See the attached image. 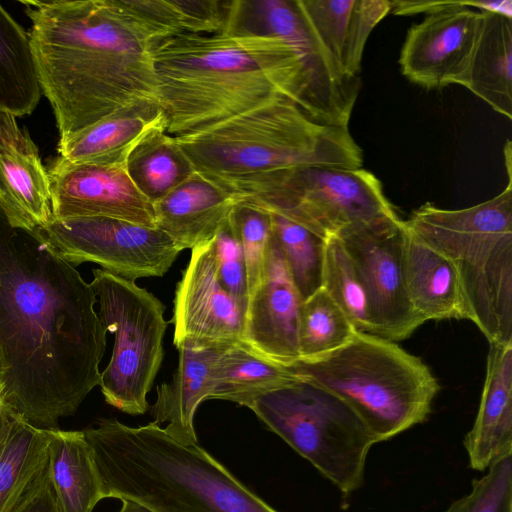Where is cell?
<instances>
[{"label":"cell","mask_w":512,"mask_h":512,"mask_svg":"<svg viewBox=\"0 0 512 512\" xmlns=\"http://www.w3.org/2000/svg\"><path fill=\"white\" fill-rule=\"evenodd\" d=\"M73 265L0 209V400L16 417L59 429L99 386L107 329Z\"/></svg>","instance_id":"1"},{"label":"cell","mask_w":512,"mask_h":512,"mask_svg":"<svg viewBox=\"0 0 512 512\" xmlns=\"http://www.w3.org/2000/svg\"><path fill=\"white\" fill-rule=\"evenodd\" d=\"M239 10L240 3L221 31L179 34L154 45L166 132L191 133L279 97L320 123L348 127L360 78L336 68L302 14L300 26L281 37L243 25Z\"/></svg>","instance_id":"2"},{"label":"cell","mask_w":512,"mask_h":512,"mask_svg":"<svg viewBox=\"0 0 512 512\" xmlns=\"http://www.w3.org/2000/svg\"><path fill=\"white\" fill-rule=\"evenodd\" d=\"M59 144L126 110L159 106L152 58L169 37L131 0H19ZM160 107V106H159Z\"/></svg>","instance_id":"3"},{"label":"cell","mask_w":512,"mask_h":512,"mask_svg":"<svg viewBox=\"0 0 512 512\" xmlns=\"http://www.w3.org/2000/svg\"><path fill=\"white\" fill-rule=\"evenodd\" d=\"M174 139L198 176L240 203L266 199L295 168L363 165L348 127L320 123L286 97Z\"/></svg>","instance_id":"4"},{"label":"cell","mask_w":512,"mask_h":512,"mask_svg":"<svg viewBox=\"0 0 512 512\" xmlns=\"http://www.w3.org/2000/svg\"><path fill=\"white\" fill-rule=\"evenodd\" d=\"M102 497L153 512H279L198 444H183L150 422L99 419L83 430Z\"/></svg>","instance_id":"5"},{"label":"cell","mask_w":512,"mask_h":512,"mask_svg":"<svg viewBox=\"0 0 512 512\" xmlns=\"http://www.w3.org/2000/svg\"><path fill=\"white\" fill-rule=\"evenodd\" d=\"M453 265L469 320L489 343H512V181L497 196L457 210L427 202L403 220Z\"/></svg>","instance_id":"6"},{"label":"cell","mask_w":512,"mask_h":512,"mask_svg":"<svg viewBox=\"0 0 512 512\" xmlns=\"http://www.w3.org/2000/svg\"><path fill=\"white\" fill-rule=\"evenodd\" d=\"M287 367L349 405L377 443L423 423L440 390L420 358L368 333L356 332L337 350Z\"/></svg>","instance_id":"7"},{"label":"cell","mask_w":512,"mask_h":512,"mask_svg":"<svg viewBox=\"0 0 512 512\" xmlns=\"http://www.w3.org/2000/svg\"><path fill=\"white\" fill-rule=\"evenodd\" d=\"M248 408L343 496L362 487L366 459L377 442L343 400L300 379L256 398Z\"/></svg>","instance_id":"8"},{"label":"cell","mask_w":512,"mask_h":512,"mask_svg":"<svg viewBox=\"0 0 512 512\" xmlns=\"http://www.w3.org/2000/svg\"><path fill=\"white\" fill-rule=\"evenodd\" d=\"M90 282L99 305L98 315L114 334L110 361L99 386L105 401L118 410L141 415L148 410L147 395L163 360V338L168 325L165 306L135 281L102 269Z\"/></svg>","instance_id":"9"},{"label":"cell","mask_w":512,"mask_h":512,"mask_svg":"<svg viewBox=\"0 0 512 512\" xmlns=\"http://www.w3.org/2000/svg\"><path fill=\"white\" fill-rule=\"evenodd\" d=\"M326 240L352 224L396 213L379 179L365 169L291 170L266 199L247 201Z\"/></svg>","instance_id":"10"},{"label":"cell","mask_w":512,"mask_h":512,"mask_svg":"<svg viewBox=\"0 0 512 512\" xmlns=\"http://www.w3.org/2000/svg\"><path fill=\"white\" fill-rule=\"evenodd\" d=\"M34 235L74 267L95 263L131 281L164 276L181 252L157 227L107 217L53 219Z\"/></svg>","instance_id":"11"},{"label":"cell","mask_w":512,"mask_h":512,"mask_svg":"<svg viewBox=\"0 0 512 512\" xmlns=\"http://www.w3.org/2000/svg\"><path fill=\"white\" fill-rule=\"evenodd\" d=\"M405 226L396 213L347 226L335 236L351 257L370 301L377 336L401 341L423 324L406 289Z\"/></svg>","instance_id":"12"},{"label":"cell","mask_w":512,"mask_h":512,"mask_svg":"<svg viewBox=\"0 0 512 512\" xmlns=\"http://www.w3.org/2000/svg\"><path fill=\"white\" fill-rule=\"evenodd\" d=\"M211 240L191 249L176 286L172 319L176 348L226 349L243 344L245 311L218 279Z\"/></svg>","instance_id":"13"},{"label":"cell","mask_w":512,"mask_h":512,"mask_svg":"<svg viewBox=\"0 0 512 512\" xmlns=\"http://www.w3.org/2000/svg\"><path fill=\"white\" fill-rule=\"evenodd\" d=\"M482 24L483 12L464 1L427 14L407 32L399 58L402 74L428 90L463 86Z\"/></svg>","instance_id":"14"},{"label":"cell","mask_w":512,"mask_h":512,"mask_svg":"<svg viewBox=\"0 0 512 512\" xmlns=\"http://www.w3.org/2000/svg\"><path fill=\"white\" fill-rule=\"evenodd\" d=\"M46 168L53 219L107 217L156 227L153 205L126 167L72 164L57 156Z\"/></svg>","instance_id":"15"},{"label":"cell","mask_w":512,"mask_h":512,"mask_svg":"<svg viewBox=\"0 0 512 512\" xmlns=\"http://www.w3.org/2000/svg\"><path fill=\"white\" fill-rule=\"evenodd\" d=\"M302 299L272 234L264 277L249 297L244 316L243 345L283 366L299 359V317Z\"/></svg>","instance_id":"16"},{"label":"cell","mask_w":512,"mask_h":512,"mask_svg":"<svg viewBox=\"0 0 512 512\" xmlns=\"http://www.w3.org/2000/svg\"><path fill=\"white\" fill-rule=\"evenodd\" d=\"M0 209L13 228L34 234L52 220L50 179L16 117L0 112Z\"/></svg>","instance_id":"17"},{"label":"cell","mask_w":512,"mask_h":512,"mask_svg":"<svg viewBox=\"0 0 512 512\" xmlns=\"http://www.w3.org/2000/svg\"><path fill=\"white\" fill-rule=\"evenodd\" d=\"M336 68L359 77L366 42L390 12V0H295Z\"/></svg>","instance_id":"18"},{"label":"cell","mask_w":512,"mask_h":512,"mask_svg":"<svg viewBox=\"0 0 512 512\" xmlns=\"http://www.w3.org/2000/svg\"><path fill=\"white\" fill-rule=\"evenodd\" d=\"M463 444L477 471L512 455V343H489L477 415Z\"/></svg>","instance_id":"19"},{"label":"cell","mask_w":512,"mask_h":512,"mask_svg":"<svg viewBox=\"0 0 512 512\" xmlns=\"http://www.w3.org/2000/svg\"><path fill=\"white\" fill-rule=\"evenodd\" d=\"M239 203L195 173L152 205L156 227L182 251L210 241Z\"/></svg>","instance_id":"20"},{"label":"cell","mask_w":512,"mask_h":512,"mask_svg":"<svg viewBox=\"0 0 512 512\" xmlns=\"http://www.w3.org/2000/svg\"><path fill=\"white\" fill-rule=\"evenodd\" d=\"M403 268L410 303L423 323L429 320H469L458 276L451 262L406 227Z\"/></svg>","instance_id":"21"},{"label":"cell","mask_w":512,"mask_h":512,"mask_svg":"<svg viewBox=\"0 0 512 512\" xmlns=\"http://www.w3.org/2000/svg\"><path fill=\"white\" fill-rule=\"evenodd\" d=\"M159 129L166 130L165 115L159 106L121 111L59 144L58 157L72 164L126 167L138 144Z\"/></svg>","instance_id":"22"},{"label":"cell","mask_w":512,"mask_h":512,"mask_svg":"<svg viewBox=\"0 0 512 512\" xmlns=\"http://www.w3.org/2000/svg\"><path fill=\"white\" fill-rule=\"evenodd\" d=\"M178 365L169 383L157 387V399L151 406L156 424L183 444H198L194 416L199 405L208 400L212 388V368L223 349L177 348Z\"/></svg>","instance_id":"23"},{"label":"cell","mask_w":512,"mask_h":512,"mask_svg":"<svg viewBox=\"0 0 512 512\" xmlns=\"http://www.w3.org/2000/svg\"><path fill=\"white\" fill-rule=\"evenodd\" d=\"M512 119V19L483 12V24L463 84Z\"/></svg>","instance_id":"24"},{"label":"cell","mask_w":512,"mask_h":512,"mask_svg":"<svg viewBox=\"0 0 512 512\" xmlns=\"http://www.w3.org/2000/svg\"><path fill=\"white\" fill-rule=\"evenodd\" d=\"M50 482L60 512H92L103 499L83 431L47 430Z\"/></svg>","instance_id":"25"},{"label":"cell","mask_w":512,"mask_h":512,"mask_svg":"<svg viewBox=\"0 0 512 512\" xmlns=\"http://www.w3.org/2000/svg\"><path fill=\"white\" fill-rule=\"evenodd\" d=\"M208 400L249 407L258 397L300 380L287 366L272 362L239 344L223 349L214 362Z\"/></svg>","instance_id":"26"},{"label":"cell","mask_w":512,"mask_h":512,"mask_svg":"<svg viewBox=\"0 0 512 512\" xmlns=\"http://www.w3.org/2000/svg\"><path fill=\"white\" fill-rule=\"evenodd\" d=\"M47 442V430L11 413L0 446V512H14L43 478L48 469Z\"/></svg>","instance_id":"27"},{"label":"cell","mask_w":512,"mask_h":512,"mask_svg":"<svg viewBox=\"0 0 512 512\" xmlns=\"http://www.w3.org/2000/svg\"><path fill=\"white\" fill-rule=\"evenodd\" d=\"M42 94L29 34L0 3V112L30 115Z\"/></svg>","instance_id":"28"},{"label":"cell","mask_w":512,"mask_h":512,"mask_svg":"<svg viewBox=\"0 0 512 512\" xmlns=\"http://www.w3.org/2000/svg\"><path fill=\"white\" fill-rule=\"evenodd\" d=\"M126 169L135 186L151 203L195 174L174 136L165 129L152 132L138 144Z\"/></svg>","instance_id":"29"},{"label":"cell","mask_w":512,"mask_h":512,"mask_svg":"<svg viewBox=\"0 0 512 512\" xmlns=\"http://www.w3.org/2000/svg\"><path fill=\"white\" fill-rule=\"evenodd\" d=\"M323 288L346 314L357 332L377 335L370 301L362 278L336 236L326 239Z\"/></svg>","instance_id":"30"},{"label":"cell","mask_w":512,"mask_h":512,"mask_svg":"<svg viewBox=\"0 0 512 512\" xmlns=\"http://www.w3.org/2000/svg\"><path fill=\"white\" fill-rule=\"evenodd\" d=\"M269 213L272 236L304 301L323 287L326 240L279 214Z\"/></svg>","instance_id":"31"},{"label":"cell","mask_w":512,"mask_h":512,"mask_svg":"<svg viewBox=\"0 0 512 512\" xmlns=\"http://www.w3.org/2000/svg\"><path fill=\"white\" fill-rule=\"evenodd\" d=\"M356 332L346 314L322 287L301 304L299 359L311 360L337 350Z\"/></svg>","instance_id":"32"},{"label":"cell","mask_w":512,"mask_h":512,"mask_svg":"<svg viewBox=\"0 0 512 512\" xmlns=\"http://www.w3.org/2000/svg\"><path fill=\"white\" fill-rule=\"evenodd\" d=\"M231 221L242 248L250 297L264 277L272 234L271 215L262 208L241 202L233 209Z\"/></svg>","instance_id":"33"},{"label":"cell","mask_w":512,"mask_h":512,"mask_svg":"<svg viewBox=\"0 0 512 512\" xmlns=\"http://www.w3.org/2000/svg\"><path fill=\"white\" fill-rule=\"evenodd\" d=\"M443 512H512V455L493 463L472 481L469 493Z\"/></svg>","instance_id":"34"},{"label":"cell","mask_w":512,"mask_h":512,"mask_svg":"<svg viewBox=\"0 0 512 512\" xmlns=\"http://www.w3.org/2000/svg\"><path fill=\"white\" fill-rule=\"evenodd\" d=\"M211 241L218 279L222 287L246 312L249 300L246 266L231 215Z\"/></svg>","instance_id":"35"},{"label":"cell","mask_w":512,"mask_h":512,"mask_svg":"<svg viewBox=\"0 0 512 512\" xmlns=\"http://www.w3.org/2000/svg\"><path fill=\"white\" fill-rule=\"evenodd\" d=\"M14 512H60L48 469L43 478Z\"/></svg>","instance_id":"36"},{"label":"cell","mask_w":512,"mask_h":512,"mask_svg":"<svg viewBox=\"0 0 512 512\" xmlns=\"http://www.w3.org/2000/svg\"><path fill=\"white\" fill-rule=\"evenodd\" d=\"M11 413L0 400V446L9 428Z\"/></svg>","instance_id":"37"},{"label":"cell","mask_w":512,"mask_h":512,"mask_svg":"<svg viewBox=\"0 0 512 512\" xmlns=\"http://www.w3.org/2000/svg\"><path fill=\"white\" fill-rule=\"evenodd\" d=\"M121 509L118 512H153L146 506L129 499H123Z\"/></svg>","instance_id":"38"}]
</instances>
